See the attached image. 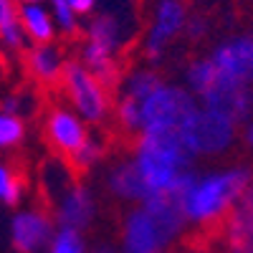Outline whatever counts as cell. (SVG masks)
I'll list each match as a JSON object with an SVG mask.
<instances>
[{
    "label": "cell",
    "mask_w": 253,
    "mask_h": 253,
    "mask_svg": "<svg viewBox=\"0 0 253 253\" xmlns=\"http://www.w3.org/2000/svg\"><path fill=\"white\" fill-rule=\"evenodd\" d=\"M18 26L23 28L28 43H53L56 41V26L51 20L48 3H20L15 8Z\"/></svg>",
    "instance_id": "cell-14"
},
{
    "label": "cell",
    "mask_w": 253,
    "mask_h": 253,
    "mask_svg": "<svg viewBox=\"0 0 253 253\" xmlns=\"http://www.w3.org/2000/svg\"><path fill=\"white\" fill-rule=\"evenodd\" d=\"M79 18H84V15H94L96 13V8H99V0H63Z\"/></svg>",
    "instance_id": "cell-31"
},
{
    "label": "cell",
    "mask_w": 253,
    "mask_h": 253,
    "mask_svg": "<svg viewBox=\"0 0 253 253\" xmlns=\"http://www.w3.org/2000/svg\"><path fill=\"white\" fill-rule=\"evenodd\" d=\"M71 182H74V175H71V170L66 167V162H63L61 157H53V160L43 162V167H41V185L46 187L51 200L61 193V190H66Z\"/></svg>",
    "instance_id": "cell-21"
},
{
    "label": "cell",
    "mask_w": 253,
    "mask_h": 253,
    "mask_svg": "<svg viewBox=\"0 0 253 253\" xmlns=\"http://www.w3.org/2000/svg\"><path fill=\"white\" fill-rule=\"evenodd\" d=\"M15 0H0V28L10 20H15Z\"/></svg>",
    "instance_id": "cell-32"
},
{
    "label": "cell",
    "mask_w": 253,
    "mask_h": 253,
    "mask_svg": "<svg viewBox=\"0 0 253 253\" xmlns=\"http://www.w3.org/2000/svg\"><path fill=\"white\" fill-rule=\"evenodd\" d=\"M225 241L230 253H253V205L251 193L225 218Z\"/></svg>",
    "instance_id": "cell-15"
},
{
    "label": "cell",
    "mask_w": 253,
    "mask_h": 253,
    "mask_svg": "<svg viewBox=\"0 0 253 253\" xmlns=\"http://www.w3.org/2000/svg\"><path fill=\"white\" fill-rule=\"evenodd\" d=\"M243 139H246V144L251 147V142H253V124H251V122L243 124Z\"/></svg>",
    "instance_id": "cell-34"
},
{
    "label": "cell",
    "mask_w": 253,
    "mask_h": 253,
    "mask_svg": "<svg viewBox=\"0 0 253 253\" xmlns=\"http://www.w3.org/2000/svg\"><path fill=\"white\" fill-rule=\"evenodd\" d=\"M187 15L190 13L182 0H157L152 5V15H150V23H147L144 41H142L147 58L150 61L162 58V53L185 33Z\"/></svg>",
    "instance_id": "cell-7"
},
{
    "label": "cell",
    "mask_w": 253,
    "mask_h": 253,
    "mask_svg": "<svg viewBox=\"0 0 253 253\" xmlns=\"http://www.w3.org/2000/svg\"><path fill=\"white\" fill-rule=\"evenodd\" d=\"M23 195H26L23 180L18 177V172L5 160H0V205L3 208H15V205L23 203Z\"/></svg>",
    "instance_id": "cell-22"
},
{
    "label": "cell",
    "mask_w": 253,
    "mask_h": 253,
    "mask_svg": "<svg viewBox=\"0 0 253 253\" xmlns=\"http://www.w3.org/2000/svg\"><path fill=\"white\" fill-rule=\"evenodd\" d=\"M117 119L122 124L124 132H132V134H139V101L134 99H126L122 96L119 104H117Z\"/></svg>",
    "instance_id": "cell-28"
},
{
    "label": "cell",
    "mask_w": 253,
    "mask_h": 253,
    "mask_svg": "<svg viewBox=\"0 0 253 253\" xmlns=\"http://www.w3.org/2000/svg\"><path fill=\"white\" fill-rule=\"evenodd\" d=\"M58 84L69 99V107L86 126L107 122L109 109H112L109 89L89 69H84L79 61H66V69H63V76Z\"/></svg>",
    "instance_id": "cell-5"
},
{
    "label": "cell",
    "mask_w": 253,
    "mask_h": 253,
    "mask_svg": "<svg viewBox=\"0 0 253 253\" xmlns=\"http://www.w3.org/2000/svg\"><path fill=\"white\" fill-rule=\"evenodd\" d=\"M89 253H119V248H117L114 243H99V246H94Z\"/></svg>",
    "instance_id": "cell-33"
},
{
    "label": "cell",
    "mask_w": 253,
    "mask_h": 253,
    "mask_svg": "<svg viewBox=\"0 0 253 253\" xmlns=\"http://www.w3.org/2000/svg\"><path fill=\"white\" fill-rule=\"evenodd\" d=\"M79 63L84 69H89L101 84H109L114 81L117 76V66H114V53L109 48H104L99 43H91V41H86V43L81 46L79 51Z\"/></svg>",
    "instance_id": "cell-18"
},
{
    "label": "cell",
    "mask_w": 253,
    "mask_h": 253,
    "mask_svg": "<svg viewBox=\"0 0 253 253\" xmlns=\"http://www.w3.org/2000/svg\"><path fill=\"white\" fill-rule=\"evenodd\" d=\"M46 253H89V243H86V236L81 230L56 228Z\"/></svg>",
    "instance_id": "cell-25"
},
{
    "label": "cell",
    "mask_w": 253,
    "mask_h": 253,
    "mask_svg": "<svg viewBox=\"0 0 253 253\" xmlns=\"http://www.w3.org/2000/svg\"><path fill=\"white\" fill-rule=\"evenodd\" d=\"M200 109L198 99L180 84L162 81L139 101V134H185Z\"/></svg>",
    "instance_id": "cell-4"
},
{
    "label": "cell",
    "mask_w": 253,
    "mask_h": 253,
    "mask_svg": "<svg viewBox=\"0 0 253 253\" xmlns=\"http://www.w3.org/2000/svg\"><path fill=\"white\" fill-rule=\"evenodd\" d=\"M104 182H107L109 195L122 200V203L137 205V203H142L147 198V193H144V187H142V182H139V177H137L129 160H122L119 165H114L112 170L107 172V180Z\"/></svg>",
    "instance_id": "cell-17"
},
{
    "label": "cell",
    "mask_w": 253,
    "mask_h": 253,
    "mask_svg": "<svg viewBox=\"0 0 253 253\" xmlns=\"http://www.w3.org/2000/svg\"><path fill=\"white\" fill-rule=\"evenodd\" d=\"M126 36H129V26H126L117 13H99V15H94L89 20V26H86V41L109 48L112 53L124 48Z\"/></svg>",
    "instance_id": "cell-16"
},
{
    "label": "cell",
    "mask_w": 253,
    "mask_h": 253,
    "mask_svg": "<svg viewBox=\"0 0 253 253\" xmlns=\"http://www.w3.org/2000/svg\"><path fill=\"white\" fill-rule=\"evenodd\" d=\"M210 31V23L203 18V15H187V23H185V36L193 38V41H200L205 38Z\"/></svg>",
    "instance_id": "cell-30"
},
{
    "label": "cell",
    "mask_w": 253,
    "mask_h": 253,
    "mask_svg": "<svg viewBox=\"0 0 253 253\" xmlns=\"http://www.w3.org/2000/svg\"><path fill=\"white\" fill-rule=\"evenodd\" d=\"M147 198L170 193L172 182L193 170V152L180 134H139L129 157Z\"/></svg>",
    "instance_id": "cell-3"
},
{
    "label": "cell",
    "mask_w": 253,
    "mask_h": 253,
    "mask_svg": "<svg viewBox=\"0 0 253 253\" xmlns=\"http://www.w3.org/2000/svg\"><path fill=\"white\" fill-rule=\"evenodd\" d=\"M210 63L218 79L251 86L253 81V38L248 33H230L210 51Z\"/></svg>",
    "instance_id": "cell-8"
},
{
    "label": "cell",
    "mask_w": 253,
    "mask_h": 253,
    "mask_svg": "<svg viewBox=\"0 0 253 253\" xmlns=\"http://www.w3.org/2000/svg\"><path fill=\"white\" fill-rule=\"evenodd\" d=\"M162 84V76L150 69V66H139V69H132L129 74L124 76L122 81V96L126 99H134V101H142L147 99L157 86Z\"/></svg>",
    "instance_id": "cell-19"
},
{
    "label": "cell",
    "mask_w": 253,
    "mask_h": 253,
    "mask_svg": "<svg viewBox=\"0 0 253 253\" xmlns=\"http://www.w3.org/2000/svg\"><path fill=\"white\" fill-rule=\"evenodd\" d=\"M251 193V170L246 165H228L220 170L195 172L185 185L177 203L187 225L210 228L223 223Z\"/></svg>",
    "instance_id": "cell-1"
},
{
    "label": "cell",
    "mask_w": 253,
    "mask_h": 253,
    "mask_svg": "<svg viewBox=\"0 0 253 253\" xmlns=\"http://www.w3.org/2000/svg\"><path fill=\"white\" fill-rule=\"evenodd\" d=\"M185 228L180 203L170 193L150 195L124 213L117 248L119 253H167Z\"/></svg>",
    "instance_id": "cell-2"
},
{
    "label": "cell",
    "mask_w": 253,
    "mask_h": 253,
    "mask_svg": "<svg viewBox=\"0 0 253 253\" xmlns=\"http://www.w3.org/2000/svg\"><path fill=\"white\" fill-rule=\"evenodd\" d=\"M26 69L38 84H58L66 69V53L58 43H36L28 48L26 56Z\"/></svg>",
    "instance_id": "cell-13"
},
{
    "label": "cell",
    "mask_w": 253,
    "mask_h": 253,
    "mask_svg": "<svg viewBox=\"0 0 253 253\" xmlns=\"http://www.w3.org/2000/svg\"><path fill=\"white\" fill-rule=\"evenodd\" d=\"M238 132H241V126L233 119L200 107L195 119L185 129L182 142L187 144V150L193 152L195 160L198 157H220L233 150Z\"/></svg>",
    "instance_id": "cell-6"
},
{
    "label": "cell",
    "mask_w": 253,
    "mask_h": 253,
    "mask_svg": "<svg viewBox=\"0 0 253 253\" xmlns=\"http://www.w3.org/2000/svg\"><path fill=\"white\" fill-rule=\"evenodd\" d=\"M53 233L56 223L41 208H18L8 223L10 246L18 253H46Z\"/></svg>",
    "instance_id": "cell-9"
},
{
    "label": "cell",
    "mask_w": 253,
    "mask_h": 253,
    "mask_svg": "<svg viewBox=\"0 0 253 253\" xmlns=\"http://www.w3.org/2000/svg\"><path fill=\"white\" fill-rule=\"evenodd\" d=\"M104 155H107V142H104L101 137L89 134L86 142L71 155V162H74V167H79V170H91V167H96L104 160Z\"/></svg>",
    "instance_id": "cell-24"
},
{
    "label": "cell",
    "mask_w": 253,
    "mask_h": 253,
    "mask_svg": "<svg viewBox=\"0 0 253 253\" xmlns=\"http://www.w3.org/2000/svg\"><path fill=\"white\" fill-rule=\"evenodd\" d=\"M182 79H185L182 86L193 94L195 99H200V96L215 84V69H213V63H210L208 56H200V58H193V61L185 66Z\"/></svg>",
    "instance_id": "cell-20"
},
{
    "label": "cell",
    "mask_w": 253,
    "mask_h": 253,
    "mask_svg": "<svg viewBox=\"0 0 253 253\" xmlns=\"http://www.w3.org/2000/svg\"><path fill=\"white\" fill-rule=\"evenodd\" d=\"M18 3H48V0H18Z\"/></svg>",
    "instance_id": "cell-35"
},
{
    "label": "cell",
    "mask_w": 253,
    "mask_h": 253,
    "mask_svg": "<svg viewBox=\"0 0 253 253\" xmlns=\"http://www.w3.org/2000/svg\"><path fill=\"white\" fill-rule=\"evenodd\" d=\"M198 104L203 109L218 112L228 119H233L238 126L251 122V104H253L251 86H241V84H233V81H225V79L215 76V84L198 99Z\"/></svg>",
    "instance_id": "cell-12"
},
{
    "label": "cell",
    "mask_w": 253,
    "mask_h": 253,
    "mask_svg": "<svg viewBox=\"0 0 253 253\" xmlns=\"http://www.w3.org/2000/svg\"><path fill=\"white\" fill-rule=\"evenodd\" d=\"M33 107V99L23 91H15V94H5L0 99V112H8V114H18L23 117V112H28Z\"/></svg>",
    "instance_id": "cell-29"
},
{
    "label": "cell",
    "mask_w": 253,
    "mask_h": 253,
    "mask_svg": "<svg viewBox=\"0 0 253 253\" xmlns=\"http://www.w3.org/2000/svg\"><path fill=\"white\" fill-rule=\"evenodd\" d=\"M48 10H51V20L56 26V33L71 38L81 31V18L63 3V0H48Z\"/></svg>",
    "instance_id": "cell-26"
},
{
    "label": "cell",
    "mask_w": 253,
    "mask_h": 253,
    "mask_svg": "<svg viewBox=\"0 0 253 253\" xmlns=\"http://www.w3.org/2000/svg\"><path fill=\"white\" fill-rule=\"evenodd\" d=\"M26 46H28V38H26L23 28L18 26V18L0 28V48L5 53H20Z\"/></svg>",
    "instance_id": "cell-27"
},
{
    "label": "cell",
    "mask_w": 253,
    "mask_h": 253,
    "mask_svg": "<svg viewBox=\"0 0 253 253\" xmlns=\"http://www.w3.org/2000/svg\"><path fill=\"white\" fill-rule=\"evenodd\" d=\"M43 134L51 144V150L58 157H71L79 147L86 142V137L91 132H89V126L76 117V112L71 107L56 104V107H51L43 117Z\"/></svg>",
    "instance_id": "cell-10"
},
{
    "label": "cell",
    "mask_w": 253,
    "mask_h": 253,
    "mask_svg": "<svg viewBox=\"0 0 253 253\" xmlns=\"http://www.w3.org/2000/svg\"><path fill=\"white\" fill-rule=\"evenodd\" d=\"M26 122L18 114L0 112V152H13L26 142Z\"/></svg>",
    "instance_id": "cell-23"
},
{
    "label": "cell",
    "mask_w": 253,
    "mask_h": 253,
    "mask_svg": "<svg viewBox=\"0 0 253 253\" xmlns=\"http://www.w3.org/2000/svg\"><path fill=\"white\" fill-rule=\"evenodd\" d=\"M53 223L56 228H71V230H86L96 220V198L94 193L81 185L71 182L66 190L53 198Z\"/></svg>",
    "instance_id": "cell-11"
}]
</instances>
